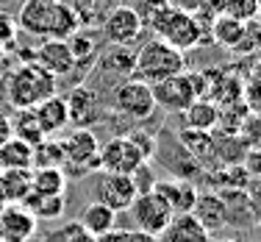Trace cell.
Listing matches in <instances>:
<instances>
[{
	"label": "cell",
	"instance_id": "cell-42",
	"mask_svg": "<svg viewBox=\"0 0 261 242\" xmlns=\"http://www.w3.org/2000/svg\"><path fill=\"white\" fill-rule=\"evenodd\" d=\"M206 6L211 11H217V14H220V6H222V0H206Z\"/></svg>",
	"mask_w": 261,
	"mask_h": 242
},
{
	"label": "cell",
	"instance_id": "cell-1",
	"mask_svg": "<svg viewBox=\"0 0 261 242\" xmlns=\"http://www.w3.org/2000/svg\"><path fill=\"white\" fill-rule=\"evenodd\" d=\"M78 26V11L64 0H25L17 14V28L36 39H67Z\"/></svg>",
	"mask_w": 261,
	"mask_h": 242
},
{
	"label": "cell",
	"instance_id": "cell-34",
	"mask_svg": "<svg viewBox=\"0 0 261 242\" xmlns=\"http://www.w3.org/2000/svg\"><path fill=\"white\" fill-rule=\"evenodd\" d=\"M236 134H245L250 145H261V111H247Z\"/></svg>",
	"mask_w": 261,
	"mask_h": 242
},
{
	"label": "cell",
	"instance_id": "cell-27",
	"mask_svg": "<svg viewBox=\"0 0 261 242\" xmlns=\"http://www.w3.org/2000/svg\"><path fill=\"white\" fill-rule=\"evenodd\" d=\"M64 167V151H61V142L53 136H45L42 142L34 145V167Z\"/></svg>",
	"mask_w": 261,
	"mask_h": 242
},
{
	"label": "cell",
	"instance_id": "cell-40",
	"mask_svg": "<svg viewBox=\"0 0 261 242\" xmlns=\"http://www.w3.org/2000/svg\"><path fill=\"white\" fill-rule=\"evenodd\" d=\"M11 136H14V128H11V117H9V111L0 109V145H3V142H9Z\"/></svg>",
	"mask_w": 261,
	"mask_h": 242
},
{
	"label": "cell",
	"instance_id": "cell-44",
	"mask_svg": "<svg viewBox=\"0 0 261 242\" xmlns=\"http://www.w3.org/2000/svg\"><path fill=\"white\" fill-rule=\"evenodd\" d=\"M211 242H236V239H231V237H220V239H211Z\"/></svg>",
	"mask_w": 261,
	"mask_h": 242
},
{
	"label": "cell",
	"instance_id": "cell-12",
	"mask_svg": "<svg viewBox=\"0 0 261 242\" xmlns=\"http://www.w3.org/2000/svg\"><path fill=\"white\" fill-rule=\"evenodd\" d=\"M39 220L22 203H9L0 212V242H31L36 237Z\"/></svg>",
	"mask_w": 261,
	"mask_h": 242
},
{
	"label": "cell",
	"instance_id": "cell-9",
	"mask_svg": "<svg viewBox=\"0 0 261 242\" xmlns=\"http://www.w3.org/2000/svg\"><path fill=\"white\" fill-rule=\"evenodd\" d=\"M147 161V156L139 151L134 139L128 134L114 136L106 145H100V170L103 173H122V176H130L136 167Z\"/></svg>",
	"mask_w": 261,
	"mask_h": 242
},
{
	"label": "cell",
	"instance_id": "cell-5",
	"mask_svg": "<svg viewBox=\"0 0 261 242\" xmlns=\"http://www.w3.org/2000/svg\"><path fill=\"white\" fill-rule=\"evenodd\" d=\"M150 31L181 53L203 45V39H206V28H203L200 17L186 14V11H175V9L161 11V17L150 26Z\"/></svg>",
	"mask_w": 261,
	"mask_h": 242
},
{
	"label": "cell",
	"instance_id": "cell-24",
	"mask_svg": "<svg viewBox=\"0 0 261 242\" xmlns=\"http://www.w3.org/2000/svg\"><path fill=\"white\" fill-rule=\"evenodd\" d=\"M31 214L36 217L39 223H59L64 217V209H67V198L64 195H50V198H36V195H28V201L22 203Z\"/></svg>",
	"mask_w": 261,
	"mask_h": 242
},
{
	"label": "cell",
	"instance_id": "cell-7",
	"mask_svg": "<svg viewBox=\"0 0 261 242\" xmlns=\"http://www.w3.org/2000/svg\"><path fill=\"white\" fill-rule=\"evenodd\" d=\"M111 109L122 117L130 120H147V117L156 111V101H153V89L150 84L139 78H125L122 84L114 86V95H111Z\"/></svg>",
	"mask_w": 261,
	"mask_h": 242
},
{
	"label": "cell",
	"instance_id": "cell-32",
	"mask_svg": "<svg viewBox=\"0 0 261 242\" xmlns=\"http://www.w3.org/2000/svg\"><path fill=\"white\" fill-rule=\"evenodd\" d=\"M97 242H159V237L145 234L139 228H111L109 234L97 237Z\"/></svg>",
	"mask_w": 261,
	"mask_h": 242
},
{
	"label": "cell",
	"instance_id": "cell-10",
	"mask_svg": "<svg viewBox=\"0 0 261 242\" xmlns=\"http://www.w3.org/2000/svg\"><path fill=\"white\" fill-rule=\"evenodd\" d=\"M142 31H145V26H142L139 14L134 11V6H117V9H111L103 20V36H106V42L114 45V47L134 45L142 36Z\"/></svg>",
	"mask_w": 261,
	"mask_h": 242
},
{
	"label": "cell",
	"instance_id": "cell-29",
	"mask_svg": "<svg viewBox=\"0 0 261 242\" xmlns=\"http://www.w3.org/2000/svg\"><path fill=\"white\" fill-rule=\"evenodd\" d=\"M220 14H228L239 22H253V20H258L261 6H258V0H222Z\"/></svg>",
	"mask_w": 261,
	"mask_h": 242
},
{
	"label": "cell",
	"instance_id": "cell-22",
	"mask_svg": "<svg viewBox=\"0 0 261 242\" xmlns=\"http://www.w3.org/2000/svg\"><path fill=\"white\" fill-rule=\"evenodd\" d=\"M67 189V173L61 167H36L31 178V195L36 198H50L64 195Z\"/></svg>",
	"mask_w": 261,
	"mask_h": 242
},
{
	"label": "cell",
	"instance_id": "cell-8",
	"mask_svg": "<svg viewBox=\"0 0 261 242\" xmlns=\"http://www.w3.org/2000/svg\"><path fill=\"white\" fill-rule=\"evenodd\" d=\"M128 214H130V220H134V228H139V231H145V234H153V237H161V231L170 226V220L175 212H172L170 203L153 189V192L136 195L134 203L128 206Z\"/></svg>",
	"mask_w": 261,
	"mask_h": 242
},
{
	"label": "cell",
	"instance_id": "cell-16",
	"mask_svg": "<svg viewBox=\"0 0 261 242\" xmlns=\"http://www.w3.org/2000/svg\"><path fill=\"white\" fill-rule=\"evenodd\" d=\"M34 114L39 120V128L45 136H56L59 131H64L70 126V111H67V98L61 95H50L42 103L34 106Z\"/></svg>",
	"mask_w": 261,
	"mask_h": 242
},
{
	"label": "cell",
	"instance_id": "cell-11",
	"mask_svg": "<svg viewBox=\"0 0 261 242\" xmlns=\"http://www.w3.org/2000/svg\"><path fill=\"white\" fill-rule=\"evenodd\" d=\"M139 195L130 181V176L122 173H97V184H95V201L106 203L111 212H128V206L134 203V198Z\"/></svg>",
	"mask_w": 261,
	"mask_h": 242
},
{
	"label": "cell",
	"instance_id": "cell-26",
	"mask_svg": "<svg viewBox=\"0 0 261 242\" xmlns=\"http://www.w3.org/2000/svg\"><path fill=\"white\" fill-rule=\"evenodd\" d=\"M11 128H14V136L25 139L28 145H36V142L45 139V134H42V128H39V120H36L34 109H17V114L11 117Z\"/></svg>",
	"mask_w": 261,
	"mask_h": 242
},
{
	"label": "cell",
	"instance_id": "cell-13",
	"mask_svg": "<svg viewBox=\"0 0 261 242\" xmlns=\"http://www.w3.org/2000/svg\"><path fill=\"white\" fill-rule=\"evenodd\" d=\"M34 61L42 70L50 72L53 78L70 76L72 67H75V56H72L67 39H42L34 51Z\"/></svg>",
	"mask_w": 261,
	"mask_h": 242
},
{
	"label": "cell",
	"instance_id": "cell-31",
	"mask_svg": "<svg viewBox=\"0 0 261 242\" xmlns=\"http://www.w3.org/2000/svg\"><path fill=\"white\" fill-rule=\"evenodd\" d=\"M67 45H70L72 56H75V64H81L84 59H92V53H95V36L75 31L72 36H67Z\"/></svg>",
	"mask_w": 261,
	"mask_h": 242
},
{
	"label": "cell",
	"instance_id": "cell-6",
	"mask_svg": "<svg viewBox=\"0 0 261 242\" xmlns=\"http://www.w3.org/2000/svg\"><path fill=\"white\" fill-rule=\"evenodd\" d=\"M61 142L64 151V167L61 170L70 176H84V173H100V139L92 128H75Z\"/></svg>",
	"mask_w": 261,
	"mask_h": 242
},
{
	"label": "cell",
	"instance_id": "cell-14",
	"mask_svg": "<svg viewBox=\"0 0 261 242\" xmlns=\"http://www.w3.org/2000/svg\"><path fill=\"white\" fill-rule=\"evenodd\" d=\"M192 214L197 217V223H200L208 234H214V231H220V228L228 226V206H225L220 192H197Z\"/></svg>",
	"mask_w": 261,
	"mask_h": 242
},
{
	"label": "cell",
	"instance_id": "cell-35",
	"mask_svg": "<svg viewBox=\"0 0 261 242\" xmlns=\"http://www.w3.org/2000/svg\"><path fill=\"white\" fill-rule=\"evenodd\" d=\"M245 195H247V212H250V220L256 223V226H261V181L247 184Z\"/></svg>",
	"mask_w": 261,
	"mask_h": 242
},
{
	"label": "cell",
	"instance_id": "cell-28",
	"mask_svg": "<svg viewBox=\"0 0 261 242\" xmlns=\"http://www.w3.org/2000/svg\"><path fill=\"white\" fill-rule=\"evenodd\" d=\"M181 145L186 148V153H189L192 159H203V156H211V153H214V142H211L208 131H189V128H184Z\"/></svg>",
	"mask_w": 261,
	"mask_h": 242
},
{
	"label": "cell",
	"instance_id": "cell-4",
	"mask_svg": "<svg viewBox=\"0 0 261 242\" xmlns=\"http://www.w3.org/2000/svg\"><path fill=\"white\" fill-rule=\"evenodd\" d=\"M150 89H153L156 109L170 111V114H181L197 98H203V92L208 89V76L206 72H178L172 78L153 84Z\"/></svg>",
	"mask_w": 261,
	"mask_h": 242
},
{
	"label": "cell",
	"instance_id": "cell-45",
	"mask_svg": "<svg viewBox=\"0 0 261 242\" xmlns=\"http://www.w3.org/2000/svg\"><path fill=\"white\" fill-rule=\"evenodd\" d=\"M0 173H3V164H0Z\"/></svg>",
	"mask_w": 261,
	"mask_h": 242
},
{
	"label": "cell",
	"instance_id": "cell-19",
	"mask_svg": "<svg viewBox=\"0 0 261 242\" xmlns=\"http://www.w3.org/2000/svg\"><path fill=\"white\" fill-rule=\"evenodd\" d=\"M181 117H184V128L211 134L220 126V106H217L214 101H208V98H197L189 109L181 111Z\"/></svg>",
	"mask_w": 261,
	"mask_h": 242
},
{
	"label": "cell",
	"instance_id": "cell-23",
	"mask_svg": "<svg viewBox=\"0 0 261 242\" xmlns=\"http://www.w3.org/2000/svg\"><path fill=\"white\" fill-rule=\"evenodd\" d=\"M208 36L220 47L236 51L242 36H245V22L233 20V17H228V14H214V20H211V26H208Z\"/></svg>",
	"mask_w": 261,
	"mask_h": 242
},
{
	"label": "cell",
	"instance_id": "cell-38",
	"mask_svg": "<svg viewBox=\"0 0 261 242\" xmlns=\"http://www.w3.org/2000/svg\"><path fill=\"white\" fill-rule=\"evenodd\" d=\"M128 136L136 142V145H139V151L145 153L147 159H150L153 153H156V139H153V134H147V131H130Z\"/></svg>",
	"mask_w": 261,
	"mask_h": 242
},
{
	"label": "cell",
	"instance_id": "cell-21",
	"mask_svg": "<svg viewBox=\"0 0 261 242\" xmlns=\"http://www.w3.org/2000/svg\"><path fill=\"white\" fill-rule=\"evenodd\" d=\"M78 223H81L84 231L92 234V237H103V234L111 231V228H117V212H111V209L100 201H92V203L84 206Z\"/></svg>",
	"mask_w": 261,
	"mask_h": 242
},
{
	"label": "cell",
	"instance_id": "cell-37",
	"mask_svg": "<svg viewBox=\"0 0 261 242\" xmlns=\"http://www.w3.org/2000/svg\"><path fill=\"white\" fill-rule=\"evenodd\" d=\"M245 170L250 178H256V181H261V145H253L250 153H247L245 159Z\"/></svg>",
	"mask_w": 261,
	"mask_h": 242
},
{
	"label": "cell",
	"instance_id": "cell-43",
	"mask_svg": "<svg viewBox=\"0 0 261 242\" xmlns=\"http://www.w3.org/2000/svg\"><path fill=\"white\" fill-rule=\"evenodd\" d=\"M6 206H9V201H6V198H3V192H0V212H3Z\"/></svg>",
	"mask_w": 261,
	"mask_h": 242
},
{
	"label": "cell",
	"instance_id": "cell-25",
	"mask_svg": "<svg viewBox=\"0 0 261 242\" xmlns=\"http://www.w3.org/2000/svg\"><path fill=\"white\" fill-rule=\"evenodd\" d=\"M0 164H3V170H9V167H34V145H28L20 136H11L9 142L0 145Z\"/></svg>",
	"mask_w": 261,
	"mask_h": 242
},
{
	"label": "cell",
	"instance_id": "cell-46",
	"mask_svg": "<svg viewBox=\"0 0 261 242\" xmlns=\"http://www.w3.org/2000/svg\"><path fill=\"white\" fill-rule=\"evenodd\" d=\"M258 6H261V0H258Z\"/></svg>",
	"mask_w": 261,
	"mask_h": 242
},
{
	"label": "cell",
	"instance_id": "cell-2",
	"mask_svg": "<svg viewBox=\"0 0 261 242\" xmlns=\"http://www.w3.org/2000/svg\"><path fill=\"white\" fill-rule=\"evenodd\" d=\"M56 81L47 70H42L36 61H22L3 78V92L11 109H34L45 98L56 95Z\"/></svg>",
	"mask_w": 261,
	"mask_h": 242
},
{
	"label": "cell",
	"instance_id": "cell-39",
	"mask_svg": "<svg viewBox=\"0 0 261 242\" xmlns=\"http://www.w3.org/2000/svg\"><path fill=\"white\" fill-rule=\"evenodd\" d=\"M170 9H175V11H186V14H197V11L206 6V0H164Z\"/></svg>",
	"mask_w": 261,
	"mask_h": 242
},
{
	"label": "cell",
	"instance_id": "cell-36",
	"mask_svg": "<svg viewBox=\"0 0 261 242\" xmlns=\"http://www.w3.org/2000/svg\"><path fill=\"white\" fill-rule=\"evenodd\" d=\"M17 39V20L6 11H0V47L11 45Z\"/></svg>",
	"mask_w": 261,
	"mask_h": 242
},
{
	"label": "cell",
	"instance_id": "cell-41",
	"mask_svg": "<svg viewBox=\"0 0 261 242\" xmlns=\"http://www.w3.org/2000/svg\"><path fill=\"white\" fill-rule=\"evenodd\" d=\"M247 81H253V84H258V86H261V61L250 70V78H247Z\"/></svg>",
	"mask_w": 261,
	"mask_h": 242
},
{
	"label": "cell",
	"instance_id": "cell-15",
	"mask_svg": "<svg viewBox=\"0 0 261 242\" xmlns=\"http://www.w3.org/2000/svg\"><path fill=\"white\" fill-rule=\"evenodd\" d=\"M153 189L170 203V209L175 214L192 212V206H195V201H197V187L189 178H161V181H156Z\"/></svg>",
	"mask_w": 261,
	"mask_h": 242
},
{
	"label": "cell",
	"instance_id": "cell-30",
	"mask_svg": "<svg viewBox=\"0 0 261 242\" xmlns=\"http://www.w3.org/2000/svg\"><path fill=\"white\" fill-rule=\"evenodd\" d=\"M45 242H97V237H92L89 231H84L78 220H64V226L53 228L45 237Z\"/></svg>",
	"mask_w": 261,
	"mask_h": 242
},
{
	"label": "cell",
	"instance_id": "cell-18",
	"mask_svg": "<svg viewBox=\"0 0 261 242\" xmlns=\"http://www.w3.org/2000/svg\"><path fill=\"white\" fill-rule=\"evenodd\" d=\"M159 242H211V234L197 223V217L192 212L172 214L170 226L161 231Z\"/></svg>",
	"mask_w": 261,
	"mask_h": 242
},
{
	"label": "cell",
	"instance_id": "cell-3",
	"mask_svg": "<svg viewBox=\"0 0 261 242\" xmlns=\"http://www.w3.org/2000/svg\"><path fill=\"white\" fill-rule=\"evenodd\" d=\"M178 72H186V59L181 51L167 45L159 36H150L139 51L134 53V72L130 76L145 81V84H159L164 78H172Z\"/></svg>",
	"mask_w": 261,
	"mask_h": 242
},
{
	"label": "cell",
	"instance_id": "cell-17",
	"mask_svg": "<svg viewBox=\"0 0 261 242\" xmlns=\"http://www.w3.org/2000/svg\"><path fill=\"white\" fill-rule=\"evenodd\" d=\"M67 111H70V123L75 128H89L100 117L97 95L89 86H72V92L67 95Z\"/></svg>",
	"mask_w": 261,
	"mask_h": 242
},
{
	"label": "cell",
	"instance_id": "cell-33",
	"mask_svg": "<svg viewBox=\"0 0 261 242\" xmlns=\"http://www.w3.org/2000/svg\"><path fill=\"white\" fill-rule=\"evenodd\" d=\"M130 181H134V187H136V192H153V187H156V173H153V167L147 164V161H142L139 167H136L134 173H130Z\"/></svg>",
	"mask_w": 261,
	"mask_h": 242
},
{
	"label": "cell",
	"instance_id": "cell-47",
	"mask_svg": "<svg viewBox=\"0 0 261 242\" xmlns=\"http://www.w3.org/2000/svg\"><path fill=\"white\" fill-rule=\"evenodd\" d=\"M258 47H261V45H258Z\"/></svg>",
	"mask_w": 261,
	"mask_h": 242
},
{
	"label": "cell",
	"instance_id": "cell-20",
	"mask_svg": "<svg viewBox=\"0 0 261 242\" xmlns=\"http://www.w3.org/2000/svg\"><path fill=\"white\" fill-rule=\"evenodd\" d=\"M31 178L34 170L31 167H9L0 173V192L9 203H25L31 195Z\"/></svg>",
	"mask_w": 261,
	"mask_h": 242
}]
</instances>
